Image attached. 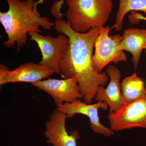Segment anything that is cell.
Segmentation results:
<instances>
[{"mask_svg":"<svg viewBox=\"0 0 146 146\" xmlns=\"http://www.w3.org/2000/svg\"><path fill=\"white\" fill-rule=\"evenodd\" d=\"M66 2L67 21L74 30L81 33L104 27L113 6L112 0H66Z\"/></svg>","mask_w":146,"mask_h":146,"instance_id":"obj_3","label":"cell"},{"mask_svg":"<svg viewBox=\"0 0 146 146\" xmlns=\"http://www.w3.org/2000/svg\"><path fill=\"white\" fill-rule=\"evenodd\" d=\"M134 15H135V18L138 21L139 20H143L146 21V18L141 16V14H139V13H135Z\"/></svg>","mask_w":146,"mask_h":146,"instance_id":"obj_16","label":"cell"},{"mask_svg":"<svg viewBox=\"0 0 146 146\" xmlns=\"http://www.w3.org/2000/svg\"><path fill=\"white\" fill-rule=\"evenodd\" d=\"M120 48L126 51L132 56V61L136 69L141 52L146 48V29L128 28L123 33Z\"/></svg>","mask_w":146,"mask_h":146,"instance_id":"obj_12","label":"cell"},{"mask_svg":"<svg viewBox=\"0 0 146 146\" xmlns=\"http://www.w3.org/2000/svg\"><path fill=\"white\" fill-rule=\"evenodd\" d=\"M108 106L106 102H98L94 104H88L81 99L76 100L70 103L56 105V109L63 112L67 118L74 117L76 114H82L89 119V126L95 133L101 134L106 137H111L115 133L111 128L106 127L100 121L98 110L100 108L107 110Z\"/></svg>","mask_w":146,"mask_h":146,"instance_id":"obj_7","label":"cell"},{"mask_svg":"<svg viewBox=\"0 0 146 146\" xmlns=\"http://www.w3.org/2000/svg\"><path fill=\"white\" fill-rule=\"evenodd\" d=\"M110 128L115 132L135 128L146 129V94L124 104L117 112L109 113Z\"/></svg>","mask_w":146,"mask_h":146,"instance_id":"obj_5","label":"cell"},{"mask_svg":"<svg viewBox=\"0 0 146 146\" xmlns=\"http://www.w3.org/2000/svg\"><path fill=\"white\" fill-rule=\"evenodd\" d=\"M113 28L109 26L100 28L99 34L97 36L94 47L95 53L92 62L95 70L99 73L111 62L117 64L125 62L127 59L124 51L120 48L122 36L119 34L110 36L109 32Z\"/></svg>","mask_w":146,"mask_h":146,"instance_id":"obj_4","label":"cell"},{"mask_svg":"<svg viewBox=\"0 0 146 146\" xmlns=\"http://www.w3.org/2000/svg\"><path fill=\"white\" fill-rule=\"evenodd\" d=\"M110 82L106 88L100 86L98 88L95 99L97 101L104 102L109 108V113L117 111L123 105L121 89L120 83L121 72L114 65H109L106 68Z\"/></svg>","mask_w":146,"mask_h":146,"instance_id":"obj_11","label":"cell"},{"mask_svg":"<svg viewBox=\"0 0 146 146\" xmlns=\"http://www.w3.org/2000/svg\"><path fill=\"white\" fill-rule=\"evenodd\" d=\"M121 85L123 105L138 99L146 94L144 82L136 73L123 79Z\"/></svg>","mask_w":146,"mask_h":146,"instance_id":"obj_13","label":"cell"},{"mask_svg":"<svg viewBox=\"0 0 146 146\" xmlns=\"http://www.w3.org/2000/svg\"><path fill=\"white\" fill-rule=\"evenodd\" d=\"M52 1H55V2L51 8V13L56 19H62L63 16L60 10H61L62 5L64 3L65 0H52ZM45 0H39L38 1L35 2V5L37 7V5H38L42 3Z\"/></svg>","mask_w":146,"mask_h":146,"instance_id":"obj_15","label":"cell"},{"mask_svg":"<svg viewBox=\"0 0 146 146\" xmlns=\"http://www.w3.org/2000/svg\"><path fill=\"white\" fill-rule=\"evenodd\" d=\"M131 11H141L146 14V0H119L116 22L113 27L119 31L122 28L125 16Z\"/></svg>","mask_w":146,"mask_h":146,"instance_id":"obj_14","label":"cell"},{"mask_svg":"<svg viewBox=\"0 0 146 146\" xmlns=\"http://www.w3.org/2000/svg\"><path fill=\"white\" fill-rule=\"evenodd\" d=\"M28 35L31 40L37 44L42 52V59L39 64L59 74V62L69 46L68 36L63 33L55 37L50 35L43 36L36 32H31Z\"/></svg>","mask_w":146,"mask_h":146,"instance_id":"obj_6","label":"cell"},{"mask_svg":"<svg viewBox=\"0 0 146 146\" xmlns=\"http://www.w3.org/2000/svg\"><path fill=\"white\" fill-rule=\"evenodd\" d=\"M29 1H35V0H29Z\"/></svg>","mask_w":146,"mask_h":146,"instance_id":"obj_17","label":"cell"},{"mask_svg":"<svg viewBox=\"0 0 146 146\" xmlns=\"http://www.w3.org/2000/svg\"><path fill=\"white\" fill-rule=\"evenodd\" d=\"M145 54H146V50L145 51Z\"/></svg>","mask_w":146,"mask_h":146,"instance_id":"obj_18","label":"cell"},{"mask_svg":"<svg viewBox=\"0 0 146 146\" xmlns=\"http://www.w3.org/2000/svg\"><path fill=\"white\" fill-rule=\"evenodd\" d=\"M67 118L65 114L57 110L53 111L49 120L45 123L47 143L52 146H77L79 133L75 130L68 133L65 126Z\"/></svg>","mask_w":146,"mask_h":146,"instance_id":"obj_10","label":"cell"},{"mask_svg":"<svg viewBox=\"0 0 146 146\" xmlns=\"http://www.w3.org/2000/svg\"><path fill=\"white\" fill-rule=\"evenodd\" d=\"M8 9L0 12V22L7 35L3 45L7 48H14L17 44V52L26 44L27 35L31 32H42L40 27L46 30L51 29L54 23L49 18L41 17L35 6V2L29 0H5Z\"/></svg>","mask_w":146,"mask_h":146,"instance_id":"obj_2","label":"cell"},{"mask_svg":"<svg viewBox=\"0 0 146 146\" xmlns=\"http://www.w3.org/2000/svg\"><path fill=\"white\" fill-rule=\"evenodd\" d=\"M54 27L58 33L65 34L69 39L68 48L59 62V74L64 79L76 77L84 101L91 104L98 88L105 86L109 80L106 72L98 73L92 62L93 49L100 28L79 33L62 19L56 20Z\"/></svg>","mask_w":146,"mask_h":146,"instance_id":"obj_1","label":"cell"},{"mask_svg":"<svg viewBox=\"0 0 146 146\" xmlns=\"http://www.w3.org/2000/svg\"><path fill=\"white\" fill-rule=\"evenodd\" d=\"M32 84L49 94L56 105L83 98L76 77L63 80L49 78Z\"/></svg>","mask_w":146,"mask_h":146,"instance_id":"obj_8","label":"cell"},{"mask_svg":"<svg viewBox=\"0 0 146 146\" xmlns=\"http://www.w3.org/2000/svg\"><path fill=\"white\" fill-rule=\"evenodd\" d=\"M54 73L49 68L39 63H25L11 71L2 64L0 65V85L19 82L32 84L49 78Z\"/></svg>","mask_w":146,"mask_h":146,"instance_id":"obj_9","label":"cell"}]
</instances>
